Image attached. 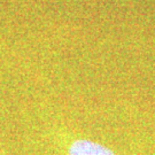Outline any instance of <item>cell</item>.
<instances>
[{
    "label": "cell",
    "instance_id": "cell-1",
    "mask_svg": "<svg viewBox=\"0 0 155 155\" xmlns=\"http://www.w3.org/2000/svg\"><path fill=\"white\" fill-rule=\"evenodd\" d=\"M68 155H116L110 148L89 139H77L72 141Z\"/></svg>",
    "mask_w": 155,
    "mask_h": 155
}]
</instances>
